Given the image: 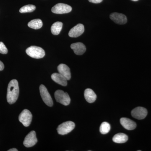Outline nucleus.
Masks as SVG:
<instances>
[{
    "label": "nucleus",
    "instance_id": "4be33fe9",
    "mask_svg": "<svg viewBox=\"0 0 151 151\" xmlns=\"http://www.w3.org/2000/svg\"><path fill=\"white\" fill-rule=\"evenodd\" d=\"M0 53L3 54H6L8 53L7 49L2 42H0Z\"/></svg>",
    "mask_w": 151,
    "mask_h": 151
},
{
    "label": "nucleus",
    "instance_id": "dca6fc26",
    "mask_svg": "<svg viewBox=\"0 0 151 151\" xmlns=\"http://www.w3.org/2000/svg\"><path fill=\"white\" fill-rule=\"evenodd\" d=\"M84 97L88 103H91L95 102L97 95L92 89H86L84 91Z\"/></svg>",
    "mask_w": 151,
    "mask_h": 151
},
{
    "label": "nucleus",
    "instance_id": "9b49d317",
    "mask_svg": "<svg viewBox=\"0 0 151 151\" xmlns=\"http://www.w3.org/2000/svg\"><path fill=\"white\" fill-rule=\"evenodd\" d=\"M110 18L114 22L119 24H124L127 23V17L122 14L118 13H113L110 15Z\"/></svg>",
    "mask_w": 151,
    "mask_h": 151
},
{
    "label": "nucleus",
    "instance_id": "0eeeda50",
    "mask_svg": "<svg viewBox=\"0 0 151 151\" xmlns=\"http://www.w3.org/2000/svg\"><path fill=\"white\" fill-rule=\"evenodd\" d=\"M72 10L70 6L66 4L59 3L55 5L51 9L52 13L56 14L68 13Z\"/></svg>",
    "mask_w": 151,
    "mask_h": 151
},
{
    "label": "nucleus",
    "instance_id": "1a4fd4ad",
    "mask_svg": "<svg viewBox=\"0 0 151 151\" xmlns=\"http://www.w3.org/2000/svg\"><path fill=\"white\" fill-rule=\"evenodd\" d=\"M147 111L146 108L138 107L133 109L132 111V117L138 120H142L146 118L147 115Z\"/></svg>",
    "mask_w": 151,
    "mask_h": 151
},
{
    "label": "nucleus",
    "instance_id": "ddd939ff",
    "mask_svg": "<svg viewBox=\"0 0 151 151\" xmlns=\"http://www.w3.org/2000/svg\"><path fill=\"white\" fill-rule=\"evenodd\" d=\"M58 70L60 74L63 76L67 80H70L71 78L70 68L67 65L64 64H60L58 66Z\"/></svg>",
    "mask_w": 151,
    "mask_h": 151
},
{
    "label": "nucleus",
    "instance_id": "5701e85b",
    "mask_svg": "<svg viewBox=\"0 0 151 151\" xmlns=\"http://www.w3.org/2000/svg\"><path fill=\"white\" fill-rule=\"evenodd\" d=\"M103 0H89L90 2L94 3V4H99L102 2Z\"/></svg>",
    "mask_w": 151,
    "mask_h": 151
},
{
    "label": "nucleus",
    "instance_id": "9d476101",
    "mask_svg": "<svg viewBox=\"0 0 151 151\" xmlns=\"http://www.w3.org/2000/svg\"><path fill=\"white\" fill-rule=\"evenodd\" d=\"M84 31V26L81 24H78L70 30L68 35L71 37H77L81 35Z\"/></svg>",
    "mask_w": 151,
    "mask_h": 151
},
{
    "label": "nucleus",
    "instance_id": "f03ea898",
    "mask_svg": "<svg viewBox=\"0 0 151 151\" xmlns=\"http://www.w3.org/2000/svg\"><path fill=\"white\" fill-rule=\"evenodd\" d=\"M26 52L29 56L36 59L42 58L45 55V52L43 49L38 46H30L27 49Z\"/></svg>",
    "mask_w": 151,
    "mask_h": 151
},
{
    "label": "nucleus",
    "instance_id": "7ed1b4c3",
    "mask_svg": "<svg viewBox=\"0 0 151 151\" xmlns=\"http://www.w3.org/2000/svg\"><path fill=\"white\" fill-rule=\"evenodd\" d=\"M55 97L57 102L62 105L67 106L70 102V97L66 92L61 90H58L55 93Z\"/></svg>",
    "mask_w": 151,
    "mask_h": 151
},
{
    "label": "nucleus",
    "instance_id": "a878e982",
    "mask_svg": "<svg viewBox=\"0 0 151 151\" xmlns=\"http://www.w3.org/2000/svg\"><path fill=\"white\" fill-rule=\"evenodd\" d=\"M132 1H138V0H132Z\"/></svg>",
    "mask_w": 151,
    "mask_h": 151
},
{
    "label": "nucleus",
    "instance_id": "f8f14e48",
    "mask_svg": "<svg viewBox=\"0 0 151 151\" xmlns=\"http://www.w3.org/2000/svg\"><path fill=\"white\" fill-rule=\"evenodd\" d=\"M70 48L73 50L74 53L77 55H82L86 50V46L81 42L72 44L70 45Z\"/></svg>",
    "mask_w": 151,
    "mask_h": 151
},
{
    "label": "nucleus",
    "instance_id": "f3484780",
    "mask_svg": "<svg viewBox=\"0 0 151 151\" xmlns=\"http://www.w3.org/2000/svg\"><path fill=\"white\" fill-rule=\"evenodd\" d=\"M128 140V136L124 133H119L116 134L113 138V140L114 142L119 144L126 142Z\"/></svg>",
    "mask_w": 151,
    "mask_h": 151
},
{
    "label": "nucleus",
    "instance_id": "f257e3e1",
    "mask_svg": "<svg viewBox=\"0 0 151 151\" xmlns=\"http://www.w3.org/2000/svg\"><path fill=\"white\" fill-rule=\"evenodd\" d=\"M18 82L16 79H13L9 83L7 93V100L10 104H14L16 102L19 95Z\"/></svg>",
    "mask_w": 151,
    "mask_h": 151
},
{
    "label": "nucleus",
    "instance_id": "423d86ee",
    "mask_svg": "<svg viewBox=\"0 0 151 151\" xmlns=\"http://www.w3.org/2000/svg\"><path fill=\"white\" fill-rule=\"evenodd\" d=\"M40 92L42 98L46 105L49 107L53 105V101L46 87L42 84L40 86Z\"/></svg>",
    "mask_w": 151,
    "mask_h": 151
},
{
    "label": "nucleus",
    "instance_id": "aec40b11",
    "mask_svg": "<svg viewBox=\"0 0 151 151\" xmlns=\"http://www.w3.org/2000/svg\"><path fill=\"white\" fill-rule=\"evenodd\" d=\"M111 130V125L108 122H104L100 125V131L103 134H108Z\"/></svg>",
    "mask_w": 151,
    "mask_h": 151
},
{
    "label": "nucleus",
    "instance_id": "2eb2a0df",
    "mask_svg": "<svg viewBox=\"0 0 151 151\" xmlns=\"http://www.w3.org/2000/svg\"><path fill=\"white\" fill-rule=\"evenodd\" d=\"M51 77L53 81L61 86H66L67 85V79L60 73H53Z\"/></svg>",
    "mask_w": 151,
    "mask_h": 151
},
{
    "label": "nucleus",
    "instance_id": "4468645a",
    "mask_svg": "<svg viewBox=\"0 0 151 151\" xmlns=\"http://www.w3.org/2000/svg\"><path fill=\"white\" fill-rule=\"evenodd\" d=\"M120 123L125 129L128 130L134 129L137 127L136 123L128 118H122L120 119Z\"/></svg>",
    "mask_w": 151,
    "mask_h": 151
},
{
    "label": "nucleus",
    "instance_id": "a211bd4d",
    "mask_svg": "<svg viewBox=\"0 0 151 151\" xmlns=\"http://www.w3.org/2000/svg\"><path fill=\"white\" fill-rule=\"evenodd\" d=\"M42 22L40 19H35L30 21L28 24L29 27L33 29H38L42 27Z\"/></svg>",
    "mask_w": 151,
    "mask_h": 151
},
{
    "label": "nucleus",
    "instance_id": "393cba45",
    "mask_svg": "<svg viewBox=\"0 0 151 151\" xmlns=\"http://www.w3.org/2000/svg\"><path fill=\"white\" fill-rule=\"evenodd\" d=\"M8 151H18V150L16 148H12L10 149V150H8Z\"/></svg>",
    "mask_w": 151,
    "mask_h": 151
},
{
    "label": "nucleus",
    "instance_id": "6e6552de",
    "mask_svg": "<svg viewBox=\"0 0 151 151\" xmlns=\"http://www.w3.org/2000/svg\"><path fill=\"white\" fill-rule=\"evenodd\" d=\"M37 142L35 132L32 131L27 135L24 141L23 144L25 147H30L35 145Z\"/></svg>",
    "mask_w": 151,
    "mask_h": 151
},
{
    "label": "nucleus",
    "instance_id": "b1692460",
    "mask_svg": "<svg viewBox=\"0 0 151 151\" xmlns=\"http://www.w3.org/2000/svg\"><path fill=\"white\" fill-rule=\"evenodd\" d=\"M4 63L0 60V71L4 70Z\"/></svg>",
    "mask_w": 151,
    "mask_h": 151
},
{
    "label": "nucleus",
    "instance_id": "39448f33",
    "mask_svg": "<svg viewBox=\"0 0 151 151\" xmlns=\"http://www.w3.org/2000/svg\"><path fill=\"white\" fill-rule=\"evenodd\" d=\"M32 118V114L30 111L24 109L19 116V120L25 127H28L31 124Z\"/></svg>",
    "mask_w": 151,
    "mask_h": 151
},
{
    "label": "nucleus",
    "instance_id": "412c9836",
    "mask_svg": "<svg viewBox=\"0 0 151 151\" xmlns=\"http://www.w3.org/2000/svg\"><path fill=\"white\" fill-rule=\"evenodd\" d=\"M36 6L33 5H27L22 7L20 9L19 12L21 13H25L32 12L35 10Z\"/></svg>",
    "mask_w": 151,
    "mask_h": 151
},
{
    "label": "nucleus",
    "instance_id": "20e7f679",
    "mask_svg": "<svg viewBox=\"0 0 151 151\" xmlns=\"http://www.w3.org/2000/svg\"><path fill=\"white\" fill-rule=\"evenodd\" d=\"M75 127V124L73 122L68 121L60 125L57 130L59 134L64 135L71 132L74 129Z\"/></svg>",
    "mask_w": 151,
    "mask_h": 151
},
{
    "label": "nucleus",
    "instance_id": "6ab92c4d",
    "mask_svg": "<svg viewBox=\"0 0 151 151\" xmlns=\"http://www.w3.org/2000/svg\"><path fill=\"white\" fill-rule=\"evenodd\" d=\"M63 27V23L61 22H57L54 23L52 25L51 31L54 35H58L61 31Z\"/></svg>",
    "mask_w": 151,
    "mask_h": 151
}]
</instances>
